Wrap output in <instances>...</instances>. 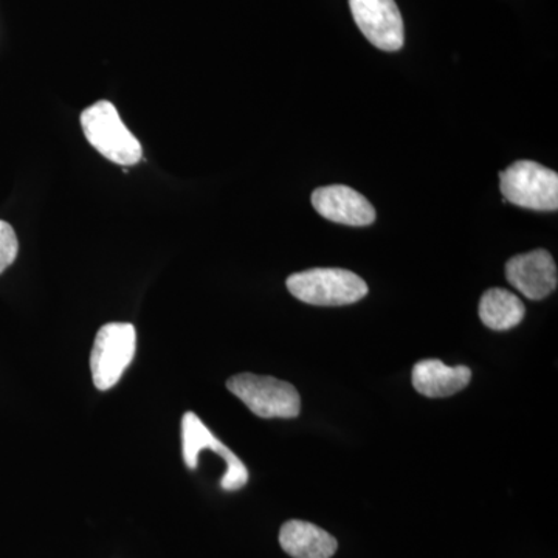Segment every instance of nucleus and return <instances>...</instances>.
I'll return each instance as SVG.
<instances>
[{"label":"nucleus","mask_w":558,"mask_h":558,"mask_svg":"<svg viewBox=\"0 0 558 558\" xmlns=\"http://www.w3.org/2000/svg\"><path fill=\"white\" fill-rule=\"evenodd\" d=\"M413 387L429 399L450 398L469 387L472 371L468 366H447L440 360H421L413 368Z\"/></svg>","instance_id":"9d476101"},{"label":"nucleus","mask_w":558,"mask_h":558,"mask_svg":"<svg viewBox=\"0 0 558 558\" xmlns=\"http://www.w3.org/2000/svg\"><path fill=\"white\" fill-rule=\"evenodd\" d=\"M499 190L506 202L534 211L558 208V174L537 161L519 160L499 172Z\"/></svg>","instance_id":"7ed1b4c3"},{"label":"nucleus","mask_w":558,"mask_h":558,"mask_svg":"<svg viewBox=\"0 0 558 558\" xmlns=\"http://www.w3.org/2000/svg\"><path fill=\"white\" fill-rule=\"evenodd\" d=\"M137 349V330L131 323H108L98 330L90 354L92 379L100 391L116 387L130 368Z\"/></svg>","instance_id":"39448f33"},{"label":"nucleus","mask_w":558,"mask_h":558,"mask_svg":"<svg viewBox=\"0 0 558 558\" xmlns=\"http://www.w3.org/2000/svg\"><path fill=\"white\" fill-rule=\"evenodd\" d=\"M227 388L263 418H293L301 411V398L289 381L242 373L227 381Z\"/></svg>","instance_id":"20e7f679"},{"label":"nucleus","mask_w":558,"mask_h":558,"mask_svg":"<svg viewBox=\"0 0 558 558\" xmlns=\"http://www.w3.org/2000/svg\"><path fill=\"white\" fill-rule=\"evenodd\" d=\"M506 278L526 299H546L557 289L556 260L543 248L513 256L506 264Z\"/></svg>","instance_id":"6e6552de"},{"label":"nucleus","mask_w":558,"mask_h":558,"mask_svg":"<svg viewBox=\"0 0 558 558\" xmlns=\"http://www.w3.org/2000/svg\"><path fill=\"white\" fill-rule=\"evenodd\" d=\"M211 450L226 461L227 472L220 480V487L227 492L240 490L248 481V470L236 454L222 442L201 421L196 414H183L182 451L186 468L194 470L199 464L201 451Z\"/></svg>","instance_id":"423d86ee"},{"label":"nucleus","mask_w":558,"mask_h":558,"mask_svg":"<svg viewBox=\"0 0 558 558\" xmlns=\"http://www.w3.org/2000/svg\"><path fill=\"white\" fill-rule=\"evenodd\" d=\"M17 252H20V242L13 227L5 220H0V275L16 260Z\"/></svg>","instance_id":"ddd939ff"},{"label":"nucleus","mask_w":558,"mask_h":558,"mask_svg":"<svg viewBox=\"0 0 558 558\" xmlns=\"http://www.w3.org/2000/svg\"><path fill=\"white\" fill-rule=\"evenodd\" d=\"M526 315L523 301L506 289H490L480 301V318L492 330H509Z\"/></svg>","instance_id":"f8f14e48"},{"label":"nucleus","mask_w":558,"mask_h":558,"mask_svg":"<svg viewBox=\"0 0 558 558\" xmlns=\"http://www.w3.org/2000/svg\"><path fill=\"white\" fill-rule=\"evenodd\" d=\"M355 24L374 47L398 51L405 43L402 14L395 0H349Z\"/></svg>","instance_id":"0eeeda50"},{"label":"nucleus","mask_w":558,"mask_h":558,"mask_svg":"<svg viewBox=\"0 0 558 558\" xmlns=\"http://www.w3.org/2000/svg\"><path fill=\"white\" fill-rule=\"evenodd\" d=\"M289 292L312 306H348L368 295V284L354 271L311 269L288 278Z\"/></svg>","instance_id":"f03ea898"},{"label":"nucleus","mask_w":558,"mask_h":558,"mask_svg":"<svg viewBox=\"0 0 558 558\" xmlns=\"http://www.w3.org/2000/svg\"><path fill=\"white\" fill-rule=\"evenodd\" d=\"M81 126L87 142L113 163L131 167L142 159V145L120 119L109 101H98L81 113Z\"/></svg>","instance_id":"f257e3e1"},{"label":"nucleus","mask_w":558,"mask_h":558,"mask_svg":"<svg viewBox=\"0 0 558 558\" xmlns=\"http://www.w3.org/2000/svg\"><path fill=\"white\" fill-rule=\"evenodd\" d=\"M319 216L341 226L366 227L376 220V209L365 196L344 185H329L312 193Z\"/></svg>","instance_id":"1a4fd4ad"},{"label":"nucleus","mask_w":558,"mask_h":558,"mask_svg":"<svg viewBox=\"0 0 558 558\" xmlns=\"http://www.w3.org/2000/svg\"><path fill=\"white\" fill-rule=\"evenodd\" d=\"M279 545L293 558H330L339 548L337 539L325 529L301 520L282 524Z\"/></svg>","instance_id":"9b49d317"}]
</instances>
